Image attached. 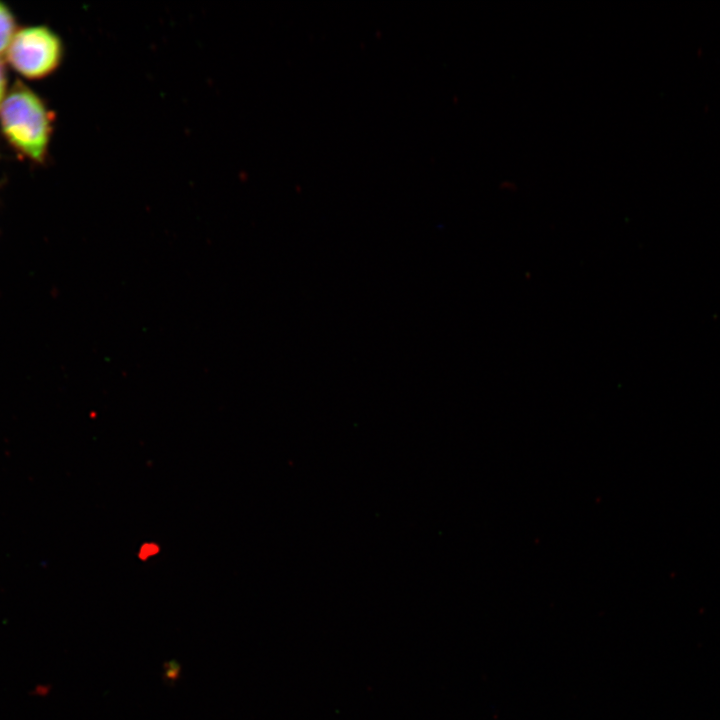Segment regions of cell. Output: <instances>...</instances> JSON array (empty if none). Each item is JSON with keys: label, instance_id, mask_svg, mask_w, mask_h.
Here are the masks:
<instances>
[{"label": "cell", "instance_id": "5b68a950", "mask_svg": "<svg viewBox=\"0 0 720 720\" xmlns=\"http://www.w3.org/2000/svg\"><path fill=\"white\" fill-rule=\"evenodd\" d=\"M7 91H8V88H7L6 69H5L3 58H0V105L5 98Z\"/></svg>", "mask_w": 720, "mask_h": 720}, {"label": "cell", "instance_id": "6da1fadb", "mask_svg": "<svg viewBox=\"0 0 720 720\" xmlns=\"http://www.w3.org/2000/svg\"><path fill=\"white\" fill-rule=\"evenodd\" d=\"M52 122L53 114L40 95L15 81L0 105V130L14 150L37 164L44 163Z\"/></svg>", "mask_w": 720, "mask_h": 720}, {"label": "cell", "instance_id": "3957f363", "mask_svg": "<svg viewBox=\"0 0 720 720\" xmlns=\"http://www.w3.org/2000/svg\"><path fill=\"white\" fill-rule=\"evenodd\" d=\"M18 27L13 12L3 1H0V58L5 56L9 44Z\"/></svg>", "mask_w": 720, "mask_h": 720}, {"label": "cell", "instance_id": "7a4b0ae2", "mask_svg": "<svg viewBox=\"0 0 720 720\" xmlns=\"http://www.w3.org/2000/svg\"><path fill=\"white\" fill-rule=\"evenodd\" d=\"M63 58L59 35L46 25L20 27L5 53L8 64L27 79H40L54 72Z\"/></svg>", "mask_w": 720, "mask_h": 720}, {"label": "cell", "instance_id": "277c9868", "mask_svg": "<svg viewBox=\"0 0 720 720\" xmlns=\"http://www.w3.org/2000/svg\"><path fill=\"white\" fill-rule=\"evenodd\" d=\"M182 666L175 660L165 661L163 664V680L170 686H173L181 677Z\"/></svg>", "mask_w": 720, "mask_h": 720}]
</instances>
